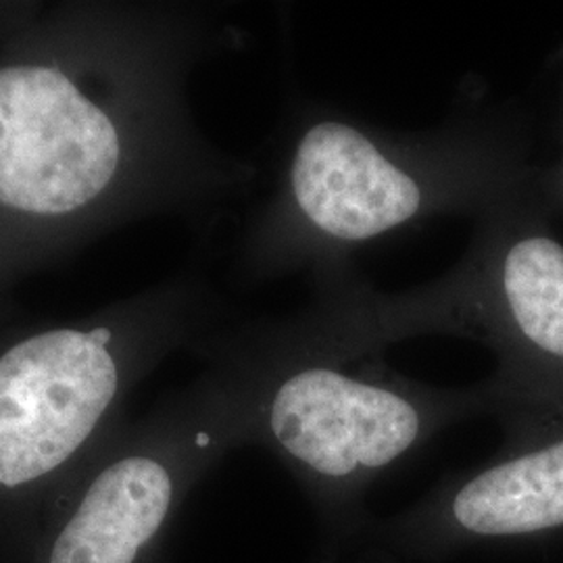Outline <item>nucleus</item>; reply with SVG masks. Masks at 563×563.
<instances>
[{
    "label": "nucleus",
    "mask_w": 563,
    "mask_h": 563,
    "mask_svg": "<svg viewBox=\"0 0 563 563\" xmlns=\"http://www.w3.org/2000/svg\"><path fill=\"white\" fill-rule=\"evenodd\" d=\"M476 236L497 267L511 320L504 369L488 380L497 402L530 401L539 367H551V397L562 401L563 244L541 232H514L505 202L481 218Z\"/></svg>",
    "instance_id": "obj_6"
},
{
    "label": "nucleus",
    "mask_w": 563,
    "mask_h": 563,
    "mask_svg": "<svg viewBox=\"0 0 563 563\" xmlns=\"http://www.w3.org/2000/svg\"><path fill=\"white\" fill-rule=\"evenodd\" d=\"M205 342L241 374L251 443L286 465L334 541L362 526L363 497L386 472L446 428L495 411L488 383L439 388L383 362L353 367L290 349L263 323Z\"/></svg>",
    "instance_id": "obj_3"
},
{
    "label": "nucleus",
    "mask_w": 563,
    "mask_h": 563,
    "mask_svg": "<svg viewBox=\"0 0 563 563\" xmlns=\"http://www.w3.org/2000/svg\"><path fill=\"white\" fill-rule=\"evenodd\" d=\"M509 157L472 86L437 128L393 132L305 102L284 130L267 195L239 242V272L313 282L353 269L374 242L443 216L483 218L504 205Z\"/></svg>",
    "instance_id": "obj_2"
},
{
    "label": "nucleus",
    "mask_w": 563,
    "mask_h": 563,
    "mask_svg": "<svg viewBox=\"0 0 563 563\" xmlns=\"http://www.w3.org/2000/svg\"><path fill=\"white\" fill-rule=\"evenodd\" d=\"M225 38L180 2L42 4L0 42V322L36 272L260 178L202 134L188 80Z\"/></svg>",
    "instance_id": "obj_1"
},
{
    "label": "nucleus",
    "mask_w": 563,
    "mask_h": 563,
    "mask_svg": "<svg viewBox=\"0 0 563 563\" xmlns=\"http://www.w3.org/2000/svg\"><path fill=\"white\" fill-rule=\"evenodd\" d=\"M511 428L501 455L444 481L416 507L383 523L380 543L402 555L439 560L474 544L563 530V402H549L544 420L523 422L516 413Z\"/></svg>",
    "instance_id": "obj_5"
},
{
    "label": "nucleus",
    "mask_w": 563,
    "mask_h": 563,
    "mask_svg": "<svg viewBox=\"0 0 563 563\" xmlns=\"http://www.w3.org/2000/svg\"><path fill=\"white\" fill-rule=\"evenodd\" d=\"M220 313L201 274H180L78 320L0 339V493L51 483L99 443L128 390Z\"/></svg>",
    "instance_id": "obj_4"
}]
</instances>
